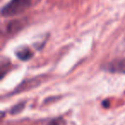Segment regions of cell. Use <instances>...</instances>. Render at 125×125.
Wrapping results in <instances>:
<instances>
[{"label":"cell","instance_id":"3","mask_svg":"<svg viewBox=\"0 0 125 125\" xmlns=\"http://www.w3.org/2000/svg\"><path fill=\"white\" fill-rule=\"evenodd\" d=\"M16 56L21 60L27 61V60H29L33 57V52L28 48H20L16 52Z\"/></svg>","mask_w":125,"mask_h":125},{"label":"cell","instance_id":"2","mask_svg":"<svg viewBox=\"0 0 125 125\" xmlns=\"http://www.w3.org/2000/svg\"><path fill=\"white\" fill-rule=\"evenodd\" d=\"M105 70L111 73L125 74V57L112 60L105 66Z\"/></svg>","mask_w":125,"mask_h":125},{"label":"cell","instance_id":"1","mask_svg":"<svg viewBox=\"0 0 125 125\" xmlns=\"http://www.w3.org/2000/svg\"><path fill=\"white\" fill-rule=\"evenodd\" d=\"M33 0H10L3 7L2 16L10 17L20 15L31 6Z\"/></svg>","mask_w":125,"mask_h":125},{"label":"cell","instance_id":"4","mask_svg":"<svg viewBox=\"0 0 125 125\" xmlns=\"http://www.w3.org/2000/svg\"><path fill=\"white\" fill-rule=\"evenodd\" d=\"M49 125H66L64 123V121L62 119H56L54 121H52Z\"/></svg>","mask_w":125,"mask_h":125}]
</instances>
